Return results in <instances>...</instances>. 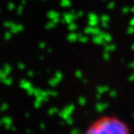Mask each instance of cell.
I'll list each match as a JSON object with an SVG mask.
<instances>
[{
  "label": "cell",
  "mask_w": 134,
  "mask_h": 134,
  "mask_svg": "<svg viewBox=\"0 0 134 134\" xmlns=\"http://www.w3.org/2000/svg\"><path fill=\"white\" fill-rule=\"evenodd\" d=\"M84 134H132L130 125L115 115H103L85 128Z\"/></svg>",
  "instance_id": "6da1fadb"
}]
</instances>
